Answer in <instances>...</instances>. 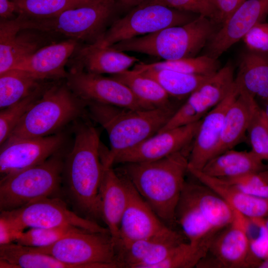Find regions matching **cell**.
I'll list each match as a JSON object with an SVG mask.
<instances>
[{
    "instance_id": "35",
    "label": "cell",
    "mask_w": 268,
    "mask_h": 268,
    "mask_svg": "<svg viewBox=\"0 0 268 268\" xmlns=\"http://www.w3.org/2000/svg\"><path fill=\"white\" fill-rule=\"evenodd\" d=\"M16 13L25 18H46L56 16L69 9L102 0H11Z\"/></svg>"
},
{
    "instance_id": "2",
    "label": "cell",
    "mask_w": 268,
    "mask_h": 268,
    "mask_svg": "<svg viewBox=\"0 0 268 268\" xmlns=\"http://www.w3.org/2000/svg\"><path fill=\"white\" fill-rule=\"evenodd\" d=\"M190 149L161 159L122 164L118 173L128 179L158 217L174 228L175 210L189 172Z\"/></svg>"
},
{
    "instance_id": "52",
    "label": "cell",
    "mask_w": 268,
    "mask_h": 268,
    "mask_svg": "<svg viewBox=\"0 0 268 268\" xmlns=\"http://www.w3.org/2000/svg\"></svg>"
},
{
    "instance_id": "50",
    "label": "cell",
    "mask_w": 268,
    "mask_h": 268,
    "mask_svg": "<svg viewBox=\"0 0 268 268\" xmlns=\"http://www.w3.org/2000/svg\"><path fill=\"white\" fill-rule=\"evenodd\" d=\"M262 115H263V119H264V120L268 128V120L266 118V117L265 116V115H264V113L263 112V111H262Z\"/></svg>"
},
{
    "instance_id": "18",
    "label": "cell",
    "mask_w": 268,
    "mask_h": 268,
    "mask_svg": "<svg viewBox=\"0 0 268 268\" xmlns=\"http://www.w3.org/2000/svg\"><path fill=\"white\" fill-rule=\"evenodd\" d=\"M239 93V88L234 82L227 96L202 119L190 148L189 168L201 170L213 158L226 112Z\"/></svg>"
},
{
    "instance_id": "7",
    "label": "cell",
    "mask_w": 268,
    "mask_h": 268,
    "mask_svg": "<svg viewBox=\"0 0 268 268\" xmlns=\"http://www.w3.org/2000/svg\"><path fill=\"white\" fill-rule=\"evenodd\" d=\"M64 163L61 150L39 164L1 177L0 211L12 210L54 197L63 182Z\"/></svg>"
},
{
    "instance_id": "29",
    "label": "cell",
    "mask_w": 268,
    "mask_h": 268,
    "mask_svg": "<svg viewBox=\"0 0 268 268\" xmlns=\"http://www.w3.org/2000/svg\"><path fill=\"white\" fill-rule=\"evenodd\" d=\"M0 268H72L33 247L12 243L0 246Z\"/></svg>"
},
{
    "instance_id": "12",
    "label": "cell",
    "mask_w": 268,
    "mask_h": 268,
    "mask_svg": "<svg viewBox=\"0 0 268 268\" xmlns=\"http://www.w3.org/2000/svg\"><path fill=\"white\" fill-rule=\"evenodd\" d=\"M256 267L250 254L244 215L235 210L232 222L213 238L206 255L197 268Z\"/></svg>"
},
{
    "instance_id": "36",
    "label": "cell",
    "mask_w": 268,
    "mask_h": 268,
    "mask_svg": "<svg viewBox=\"0 0 268 268\" xmlns=\"http://www.w3.org/2000/svg\"><path fill=\"white\" fill-rule=\"evenodd\" d=\"M214 237L198 243L185 241L177 245L167 257L154 268H192L197 267L206 255Z\"/></svg>"
},
{
    "instance_id": "41",
    "label": "cell",
    "mask_w": 268,
    "mask_h": 268,
    "mask_svg": "<svg viewBox=\"0 0 268 268\" xmlns=\"http://www.w3.org/2000/svg\"><path fill=\"white\" fill-rule=\"evenodd\" d=\"M224 179L249 195L268 199V169Z\"/></svg>"
},
{
    "instance_id": "4",
    "label": "cell",
    "mask_w": 268,
    "mask_h": 268,
    "mask_svg": "<svg viewBox=\"0 0 268 268\" xmlns=\"http://www.w3.org/2000/svg\"><path fill=\"white\" fill-rule=\"evenodd\" d=\"M221 26L208 17L199 15L185 24L165 28L111 47L121 51L142 53L164 60L194 57L205 47Z\"/></svg>"
},
{
    "instance_id": "15",
    "label": "cell",
    "mask_w": 268,
    "mask_h": 268,
    "mask_svg": "<svg viewBox=\"0 0 268 268\" xmlns=\"http://www.w3.org/2000/svg\"><path fill=\"white\" fill-rule=\"evenodd\" d=\"M65 135L48 136L5 141L0 145L1 178L39 164L62 150Z\"/></svg>"
},
{
    "instance_id": "48",
    "label": "cell",
    "mask_w": 268,
    "mask_h": 268,
    "mask_svg": "<svg viewBox=\"0 0 268 268\" xmlns=\"http://www.w3.org/2000/svg\"><path fill=\"white\" fill-rule=\"evenodd\" d=\"M262 109L264 115L268 120V101L264 103V107Z\"/></svg>"
},
{
    "instance_id": "23",
    "label": "cell",
    "mask_w": 268,
    "mask_h": 268,
    "mask_svg": "<svg viewBox=\"0 0 268 268\" xmlns=\"http://www.w3.org/2000/svg\"><path fill=\"white\" fill-rule=\"evenodd\" d=\"M99 195L102 220L112 238L117 239L128 202V192L125 178L112 167L104 168Z\"/></svg>"
},
{
    "instance_id": "45",
    "label": "cell",
    "mask_w": 268,
    "mask_h": 268,
    "mask_svg": "<svg viewBox=\"0 0 268 268\" xmlns=\"http://www.w3.org/2000/svg\"><path fill=\"white\" fill-rule=\"evenodd\" d=\"M216 22L222 26L225 21L246 0H213Z\"/></svg>"
},
{
    "instance_id": "42",
    "label": "cell",
    "mask_w": 268,
    "mask_h": 268,
    "mask_svg": "<svg viewBox=\"0 0 268 268\" xmlns=\"http://www.w3.org/2000/svg\"><path fill=\"white\" fill-rule=\"evenodd\" d=\"M152 3L162 4L202 15L216 23V12L213 0H147L141 4Z\"/></svg>"
},
{
    "instance_id": "17",
    "label": "cell",
    "mask_w": 268,
    "mask_h": 268,
    "mask_svg": "<svg viewBox=\"0 0 268 268\" xmlns=\"http://www.w3.org/2000/svg\"><path fill=\"white\" fill-rule=\"evenodd\" d=\"M268 15V0H246L225 21L205 46V55L218 59Z\"/></svg>"
},
{
    "instance_id": "16",
    "label": "cell",
    "mask_w": 268,
    "mask_h": 268,
    "mask_svg": "<svg viewBox=\"0 0 268 268\" xmlns=\"http://www.w3.org/2000/svg\"><path fill=\"white\" fill-rule=\"evenodd\" d=\"M201 120L158 132L120 152L115 158L113 165L156 161L187 148L193 142Z\"/></svg>"
},
{
    "instance_id": "40",
    "label": "cell",
    "mask_w": 268,
    "mask_h": 268,
    "mask_svg": "<svg viewBox=\"0 0 268 268\" xmlns=\"http://www.w3.org/2000/svg\"><path fill=\"white\" fill-rule=\"evenodd\" d=\"M247 132L251 151L263 161H268V128L264 120L260 107L258 106L254 111Z\"/></svg>"
},
{
    "instance_id": "46",
    "label": "cell",
    "mask_w": 268,
    "mask_h": 268,
    "mask_svg": "<svg viewBox=\"0 0 268 268\" xmlns=\"http://www.w3.org/2000/svg\"><path fill=\"white\" fill-rule=\"evenodd\" d=\"M16 13V7L11 0H0V19H11L14 18V13Z\"/></svg>"
},
{
    "instance_id": "14",
    "label": "cell",
    "mask_w": 268,
    "mask_h": 268,
    "mask_svg": "<svg viewBox=\"0 0 268 268\" xmlns=\"http://www.w3.org/2000/svg\"><path fill=\"white\" fill-rule=\"evenodd\" d=\"M123 176L126 182L128 202L121 220L118 239L133 241L171 239L184 236L164 223L131 182Z\"/></svg>"
},
{
    "instance_id": "26",
    "label": "cell",
    "mask_w": 268,
    "mask_h": 268,
    "mask_svg": "<svg viewBox=\"0 0 268 268\" xmlns=\"http://www.w3.org/2000/svg\"><path fill=\"white\" fill-rule=\"evenodd\" d=\"M176 224L188 241L198 243L214 237L216 232L207 221L195 199L191 182H186L175 210Z\"/></svg>"
},
{
    "instance_id": "37",
    "label": "cell",
    "mask_w": 268,
    "mask_h": 268,
    "mask_svg": "<svg viewBox=\"0 0 268 268\" xmlns=\"http://www.w3.org/2000/svg\"><path fill=\"white\" fill-rule=\"evenodd\" d=\"M54 81L45 82L29 95L13 104L0 110V145L6 140L12 131L29 109Z\"/></svg>"
},
{
    "instance_id": "19",
    "label": "cell",
    "mask_w": 268,
    "mask_h": 268,
    "mask_svg": "<svg viewBox=\"0 0 268 268\" xmlns=\"http://www.w3.org/2000/svg\"><path fill=\"white\" fill-rule=\"evenodd\" d=\"M82 44L72 39L46 45L18 62L12 69L27 71L43 81L66 79V66Z\"/></svg>"
},
{
    "instance_id": "27",
    "label": "cell",
    "mask_w": 268,
    "mask_h": 268,
    "mask_svg": "<svg viewBox=\"0 0 268 268\" xmlns=\"http://www.w3.org/2000/svg\"><path fill=\"white\" fill-rule=\"evenodd\" d=\"M235 82L239 90L268 101V53L248 50L242 55Z\"/></svg>"
},
{
    "instance_id": "9",
    "label": "cell",
    "mask_w": 268,
    "mask_h": 268,
    "mask_svg": "<svg viewBox=\"0 0 268 268\" xmlns=\"http://www.w3.org/2000/svg\"><path fill=\"white\" fill-rule=\"evenodd\" d=\"M198 16L162 4H141L113 22L103 36L93 44L101 47H109L165 28L185 24Z\"/></svg>"
},
{
    "instance_id": "49",
    "label": "cell",
    "mask_w": 268,
    "mask_h": 268,
    "mask_svg": "<svg viewBox=\"0 0 268 268\" xmlns=\"http://www.w3.org/2000/svg\"><path fill=\"white\" fill-rule=\"evenodd\" d=\"M258 268H268V259L262 262L258 266Z\"/></svg>"
},
{
    "instance_id": "3",
    "label": "cell",
    "mask_w": 268,
    "mask_h": 268,
    "mask_svg": "<svg viewBox=\"0 0 268 268\" xmlns=\"http://www.w3.org/2000/svg\"><path fill=\"white\" fill-rule=\"evenodd\" d=\"M89 117L106 131L110 149L102 156L104 168L111 167L116 156L157 133L179 107L175 105L134 109L86 102Z\"/></svg>"
},
{
    "instance_id": "38",
    "label": "cell",
    "mask_w": 268,
    "mask_h": 268,
    "mask_svg": "<svg viewBox=\"0 0 268 268\" xmlns=\"http://www.w3.org/2000/svg\"><path fill=\"white\" fill-rule=\"evenodd\" d=\"M244 221L250 254L258 268L262 262L268 259V228L265 218L245 216Z\"/></svg>"
},
{
    "instance_id": "47",
    "label": "cell",
    "mask_w": 268,
    "mask_h": 268,
    "mask_svg": "<svg viewBox=\"0 0 268 268\" xmlns=\"http://www.w3.org/2000/svg\"><path fill=\"white\" fill-rule=\"evenodd\" d=\"M147 0H118L119 5L125 9H132Z\"/></svg>"
},
{
    "instance_id": "24",
    "label": "cell",
    "mask_w": 268,
    "mask_h": 268,
    "mask_svg": "<svg viewBox=\"0 0 268 268\" xmlns=\"http://www.w3.org/2000/svg\"><path fill=\"white\" fill-rule=\"evenodd\" d=\"M188 170L199 182L220 196L234 210L248 217H268V199L249 195L227 180L207 175L201 170L189 167Z\"/></svg>"
},
{
    "instance_id": "44",
    "label": "cell",
    "mask_w": 268,
    "mask_h": 268,
    "mask_svg": "<svg viewBox=\"0 0 268 268\" xmlns=\"http://www.w3.org/2000/svg\"><path fill=\"white\" fill-rule=\"evenodd\" d=\"M0 245L15 243L25 228L7 211H0Z\"/></svg>"
},
{
    "instance_id": "31",
    "label": "cell",
    "mask_w": 268,
    "mask_h": 268,
    "mask_svg": "<svg viewBox=\"0 0 268 268\" xmlns=\"http://www.w3.org/2000/svg\"><path fill=\"white\" fill-rule=\"evenodd\" d=\"M191 183L199 207L216 232H218L232 222L235 210L220 196L200 182Z\"/></svg>"
},
{
    "instance_id": "39",
    "label": "cell",
    "mask_w": 268,
    "mask_h": 268,
    "mask_svg": "<svg viewBox=\"0 0 268 268\" xmlns=\"http://www.w3.org/2000/svg\"><path fill=\"white\" fill-rule=\"evenodd\" d=\"M81 229L74 227L30 228L23 232L15 243L34 248L46 247Z\"/></svg>"
},
{
    "instance_id": "34",
    "label": "cell",
    "mask_w": 268,
    "mask_h": 268,
    "mask_svg": "<svg viewBox=\"0 0 268 268\" xmlns=\"http://www.w3.org/2000/svg\"><path fill=\"white\" fill-rule=\"evenodd\" d=\"M148 69H166L188 74L211 76L220 69V63L218 59L204 54L199 57L149 64L139 63L136 64L133 68L137 71Z\"/></svg>"
},
{
    "instance_id": "10",
    "label": "cell",
    "mask_w": 268,
    "mask_h": 268,
    "mask_svg": "<svg viewBox=\"0 0 268 268\" xmlns=\"http://www.w3.org/2000/svg\"><path fill=\"white\" fill-rule=\"evenodd\" d=\"M234 82V68L229 64L209 76L194 90L158 132L202 119L227 96Z\"/></svg>"
},
{
    "instance_id": "6",
    "label": "cell",
    "mask_w": 268,
    "mask_h": 268,
    "mask_svg": "<svg viewBox=\"0 0 268 268\" xmlns=\"http://www.w3.org/2000/svg\"><path fill=\"white\" fill-rule=\"evenodd\" d=\"M115 1H101L66 10L46 18H25L18 15L21 30L46 35H61L84 44L96 42L107 29Z\"/></svg>"
},
{
    "instance_id": "51",
    "label": "cell",
    "mask_w": 268,
    "mask_h": 268,
    "mask_svg": "<svg viewBox=\"0 0 268 268\" xmlns=\"http://www.w3.org/2000/svg\"><path fill=\"white\" fill-rule=\"evenodd\" d=\"M265 221L266 225L267 228H268V217L265 218Z\"/></svg>"
},
{
    "instance_id": "5",
    "label": "cell",
    "mask_w": 268,
    "mask_h": 268,
    "mask_svg": "<svg viewBox=\"0 0 268 268\" xmlns=\"http://www.w3.org/2000/svg\"><path fill=\"white\" fill-rule=\"evenodd\" d=\"M60 80L55 81L46 89L5 141L57 134L87 113V103L71 90L66 80Z\"/></svg>"
},
{
    "instance_id": "28",
    "label": "cell",
    "mask_w": 268,
    "mask_h": 268,
    "mask_svg": "<svg viewBox=\"0 0 268 268\" xmlns=\"http://www.w3.org/2000/svg\"><path fill=\"white\" fill-rule=\"evenodd\" d=\"M268 169L252 151H226L210 159L201 170L216 178L228 179Z\"/></svg>"
},
{
    "instance_id": "43",
    "label": "cell",
    "mask_w": 268,
    "mask_h": 268,
    "mask_svg": "<svg viewBox=\"0 0 268 268\" xmlns=\"http://www.w3.org/2000/svg\"><path fill=\"white\" fill-rule=\"evenodd\" d=\"M243 39L248 50L268 53V22L264 21L256 24Z\"/></svg>"
},
{
    "instance_id": "1",
    "label": "cell",
    "mask_w": 268,
    "mask_h": 268,
    "mask_svg": "<svg viewBox=\"0 0 268 268\" xmlns=\"http://www.w3.org/2000/svg\"><path fill=\"white\" fill-rule=\"evenodd\" d=\"M74 134L73 146L64 159L63 181L75 208L96 221L102 219L99 193L104 171L99 134L87 121L75 126Z\"/></svg>"
},
{
    "instance_id": "21",
    "label": "cell",
    "mask_w": 268,
    "mask_h": 268,
    "mask_svg": "<svg viewBox=\"0 0 268 268\" xmlns=\"http://www.w3.org/2000/svg\"><path fill=\"white\" fill-rule=\"evenodd\" d=\"M139 60L113 47L95 44H81L70 59L68 70H82L91 73L112 75L128 70Z\"/></svg>"
},
{
    "instance_id": "8",
    "label": "cell",
    "mask_w": 268,
    "mask_h": 268,
    "mask_svg": "<svg viewBox=\"0 0 268 268\" xmlns=\"http://www.w3.org/2000/svg\"><path fill=\"white\" fill-rule=\"evenodd\" d=\"M34 248L72 268H120L115 243L109 232L81 229L50 246Z\"/></svg>"
},
{
    "instance_id": "30",
    "label": "cell",
    "mask_w": 268,
    "mask_h": 268,
    "mask_svg": "<svg viewBox=\"0 0 268 268\" xmlns=\"http://www.w3.org/2000/svg\"><path fill=\"white\" fill-rule=\"evenodd\" d=\"M125 84L141 102L150 108L173 105L170 96L155 80L134 69L112 75Z\"/></svg>"
},
{
    "instance_id": "25",
    "label": "cell",
    "mask_w": 268,
    "mask_h": 268,
    "mask_svg": "<svg viewBox=\"0 0 268 268\" xmlns=\"http://www.w3.org/2000/svg\"><path fill=\"white\" fill-rule=\"evenodd\" d=\"M258 106L254 97L239 90L238 95L226 112L213 158L233 149L242 140L247 132L251 117Z\"/></svg>"
},
{
    "instance_id": "11",
    "label": "cell",
    "mask_w": 268,
    "mask_h": 268,
    "mask_svg": "<svg viewBox=\"0 0 268 268\" xmlns=\"http://www.w3.org/2000/svg\"><path fill=\"white\" fill-rule=\"evenodd\" d=\"M65 80L71 90L86 102L134 109H151L137 98L125 84L112 76L68 70Z\"/></svg>"
},
{
    "instance_id": "20",
    "label": "cell",
    "mask_w": 268,
    "mask_h": 268,
    "mask_svg": "<svg viewBox=\"0 0 268 268\" xmlns=\"http://www.w3.org/2000/svg\"><path fill=\"white\" fill-rule=\"evenodd\" d=\"M185 236L171 239H148L129 241L114 240L117 262L120 268H154L179 244Z\"/></svg>"
},
{
    "instance_id": "32",
    "label": "cell",
    "mask_w": 268,
    "mask_h": 268,
    "mask_svg": "<svg viewBox=\"0 0 268 268\" xmlns=\"http://www.w3.org/2000/svg\"><path fill=\"white\" fill-rule=\"evenodd\" d=\"M46 81L18 69H11L0 74V110L29 95Z\"/></svg>"
},
{
    "instance_id": "22",
    "label": "cell",
    "mask_w": 268,
    "mask_h": 268,
    "mask_svg": "<svg viewBox=\"0 0 268 268\" xmlns=\"http://www.w3.org/2000/svg\"><path fill=\"white\" fill-rule=\"evenodd\" d=\"M21 30L19 16L0 22V74L42 46L41 35Z\"/></svg>"
},
{
    "instance_id": "33",
    "label": "cell",
    "mask_w": 268,
    "mask_h": 268,
    "mask_svg": "<svg viewBox=\"0 0 268 268\" xmlns=\"http://www.w3.org/2000/svg\"><path fill=\"white\" fill-rule=\"evenodd\" d=\"M137 71L155 80L171 97L178 99L188 97L210 76L185 73L166 69H148Z\"/></svg>"
},
{
    "instance_id": "13",
    "label": "cell",
    "mask_w": 268,
    "mask_h": 268,
    "mask_svg": "<svg viewBox=\"0 0 268 268\" xmlns=\"http://www.w3.org/2000/svg\"><path fill=\"white\" fill-rule=\"evenodd\" d=\"M5 211L25 228L74 227L92 232L110 233L107 228L70 210L63 200L54 197L41 199L20 208Z\"/></svg>"
}]
</instances>
